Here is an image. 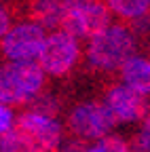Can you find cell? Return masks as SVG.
I'll return each instance as SVG.
<instances>
[{
	"label": "cell",
	"instance_id": "cell-10",
	"mask_svg": "<svg viewBox=\"0 0 150 152\" xmlns=\"http://www.w3.org/2000/svg\"><path fill=\"white\" fill-rule=\"evenodd\" d=\"M66 2H55V0H45V2H32L30 4V17L34 19V26L38 28H59L61 15H64Z\"/></svg>",
	"mask_w": 150,
	"mask_h": 152
},
{
	"label": "cell",
	"instance_id": "cell-13",
	"mask_svg": "<svg viewBox=\"0 0 150 152\" xmlns=\"http://www.w3.org/2000/svg\"><path fill=\"white\" fill-rule=\"evenodd\" d=\"M11 125H13V112H11V108L4 106V104H0V135H2L4 131H9Z\"/></svg>",
	"mask_w": 150,
	"mask_h": 152
},
{
	"label": "cell",
	"instance_id": "cell-9",
	"mask_svg": "<svg viewBox=\"0 0 150 152\" xmlns=\"http://www.w3.org/2000/svg\"><path fill=\"white\" fill-rule=\"evenodd\" d=\"M125 87L135 91L138 95L150 93V59L144 57H131V59L121 68Z\"/></svg>",
	"mask_w": 150,
	"mask_h": 152
},
{
	"label": "cell",
	"instance_id": "cell-11",
	"mask_svg": "<svg viewBox=\"0 0 150 152\" xmlns=\"http://www.w3.org/2000/svg\"><path fill=\"white\" fill-rule=\"evenodd\" d=\"M110 11H114L119 17H127V19H140L142 17H148V11H150V2L148 0H112V2L106 4Z\"/></svg>",
	"mask_w": 150,
	"mask_h": 152
},
{
	"label": "cell",
	"instance_id": "cell-1",
	"mask_svg": "<svg viewBox=\"0 0 150 152\" xmlns=\"http://www.w3.org/2000/svg\"><path fill=\"white\" fill-rule=\"evenodd\" d=\"M61 127L55 118L26 112L0 135V152H57Z\"/></svg>",
	"mask_w": 150,
	"mask_h": 152
},
{
	"label": "cell",
	"instance_id": "cell-7",
	"mask_svg": "<svg viewBox=\"0 0 150 152\" xmlns=\"http://www.w3.org/2000/svg\"><path fill=\"white\" fill-rule=\"evenodd\" d=\"M38 59H40V70L53 76H64L74 68L78 59V45L74 38L66 36L64 32H55L53 36L45 38Z\"/></svg>",
	"mask_w": 150,
	"mask_h": 152
},
{
	"label": "cell",
	"instance_id": "cell-12",
	"mask_svg": "<svg viewBox=\"0 0 150 152\" xmlns=\"http://www.w3.org/2000/svg\"><path fill=\"white\" fill-rule=\"evenodd\" d=\"M100 152H129V146L121 137H104L97 144Z\"/></svg>",
	"mask_w": 150,
	"mask_h": 152
},
{
	"label": "cell",
	"instance_id": "cell-5",
	"mask_svg": "<svg viewBox=\"0 0 150 152\" xmlns=\"http://www.w3.org/2000/svg\"><path fill=\"white\" fill-rule=\"evenodd\" d=\"M45 45V30L34 23H19L7 32L0 42V53L13 64H32Z\"/></svg>",
	"mask_w": 150,
	"mask_h": 152
},
{
	"label": "cell",
	"instance_id": "cell-8",
	"mask_svg": "<svg viewBox=\"0 0 150 152\" xmlns=\"http://www.w3.org/2000/svg\"><path fill=\"white\" fill-rule=\"evenodd\" d=\"M106 108L114 116L116 123H131L140 121L146 114V102L142 95L127 87H112L106 95Z\"/></svg>",
	"mask_w": 150,
	"mask_h": 152
},
{
	"label": "cell",
	"instance_id": "cell-3",
	"mask_svg": "<svg viewBox=\"0 0 150 152\" xmlns=\"http://www.w3.org/2000/svg\"><path fill=\"white\" fill-rule=\"evenodd\" d=\"M45 85V72L36 64H7L0 68V104L30 102Z\"/></svg>",
	"mask_w": 150,
	"mask_h": 152
},
{
	"label": "cell",
	"instance_id": "cell-6",
	"mask_svg": "<svg viewBox=\"0 0 150 152\" xmlns=\"http://www.w3.org/2000/svg\"><path fill=\"white\" fill-rule=\"evenodd\" d=\"M116 125L114 116L110 114L106 104H80L76 106L70 116H68V127L74 135H78L80 140H100L106 137V133L112 131V127Z\"/></svg>",
	"mask_w": 150,
	"mask_h": 152
},
{
	"label": "cell",
	"instance_id": "cell-14",
	"mask_svg": "<svg viewBox=\"0 0 150 152\" xmlns=\"http://www.w3.org/2000/svg\"><path fill=\"white\" fill-rule=\"evenodd\" d=\"M9 30H11V13L7 7L0 4V38H4Z\"/></svg>",
	"mask_w": 150,
	"mask_h": 152
},
{
	"label": "cell",
	"instance_id": "cell-2",
	"mask_svg": "<svg viewBox=\"0 0 150 152\" xmlns=\"http://www.w3.org/2000/svg\"><path fill=\"white\" fill-rule=\"evenodd\" d=\"M135 40L133 34L123 26H108L100 34H95L89 42L87 59L91 68L112 72L116 68H123L133 57Z\"/></svg>",
	"mask_w": 150,
	"mask_h": 152
},
{
	"label": "cell",
	"instance_id": "cell-4",
	"mask_svg": "<svg viewBox=\"0 0 150 152\" xmlns=\"http://www.w3.org/2000/svg\"><path fill=\"white\" fill-rule=\"evenodd\" d=\"M110 23V9L102 2H85L74 0L64 4V15L59 28L70 38H93L106 30Z\"/></svg>",
	"mask_w": 150,
	"mask_h": 152
},
{
	"label": "cell",
	"instance_id": "cell-15",
	"mask_svg": "<svg viewBox=\"0 0 150 152\" xmlns=\"http://www.w3.org/2000/svg\"><path fill=\"white\" fill-rule=\"evenodd\" d=\"M142 131H144V133H146V135L150 137V116H148V118L144 121V129H142Z\"/></svg>",
	"mask_w": 150,
	"mask_h": 152
}]
</instances>
